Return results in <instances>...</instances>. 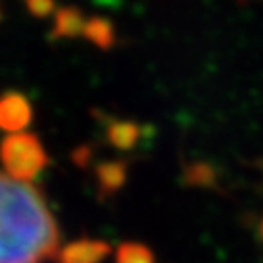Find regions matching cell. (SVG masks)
Wrapping results in <instances>:
<instances>
[{
    "label": "cell",
    "mask_w": 263,
    "mask_h": 263,
    "mask_svg": "<svg viewBox=\"0 0 263 263\" xmlns=\"http://www.w3.org/2000/svg\"><path fill=\"white\" fill-rule=\"evenodd\" d=\"M58 249V228L42 193L0 172V263H44Z\"/></svg>",
    "instance_id": "obj_1"
},
{
    "label": "cell",
    "mask_w": 263,
    "mask_h": 263,
    "mask_svg": "<svg viewBox=\"0 0 263 263\" xmlns=\"http://www.w3.org/2000/svg\"><path fill=\"white\" fill-rule=\"evenodd\" d=\"M0 160L11 176L27 182L48 164V156L40 139L29 133L9 135L0 145Z\"/></svg>",
    "instance_id": "obj_2"
},
{
    "label": "cell",
    "mask_w": 263,
    "mask_h": 263,
    "mask_svg": "<svg viewBox=\"0 0 263 263\" xmlns=\"http://www.w3.org/2000/svg\"><path fill=\"white\" fill-rule=\"evenodd\" d=\"M31 120V106L19 93H9L0 100V126L7 130H21Z\"/></svg>",
    "instance_id": "obj_3"
},
{
    "label": "cell",
    "mask_w": 263,
    "mask_h": 263,
    "mask_svg": "<svg viewBox=\"0 0 263 263\" xmlns=\"http://www.w3.org/2000/svg\"><path fill=\"white\" fill-rule=\"evenodd\" d=\"M110 253V247L102 240H79L62 251L60 263H100Z\"/></svg>",
    "instance_id": "obj_4"
},
{
    "label": "cell",
    "mask_w": 263,
    "mask_h": 263,
    "mask_svg": "<svg viewBox=\"0 0 263 263\" xmlns=\"http://www.w3.org/2000/svg\"><path fill=\"white\" fill-rule=\"evenodd\" d=\"M116 263H154V257L147 247L137 242H126L118 249Z\"/></svg>",
    "instance_id": "obj_5"
},
{
    "label": "cell",
    "mask_w": 263,
    "mask_h": 263,
    "mask_svg": "<svg viewBox=\"0 0 263 263\" xmlns=\"http://www.w3.org/2000/svg\"><path fill=\"white\" fill-rule=\"evenodd\" d=\"M29 5H31L33 11L44 13V11H48V7H50V0H29Z\"/></svg>",
    "instance_id": "obj_6"
}]
</instances>
